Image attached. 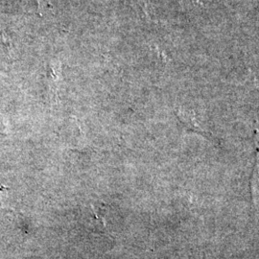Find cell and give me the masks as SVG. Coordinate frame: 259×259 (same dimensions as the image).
I'll use <instances>...</instances> for the list:
<instances>
[{"label": "cell", "instance_id": "1", "mask_svg": "<svg viewBox=\"0 0 259 259\" xmlns=\"http://www.w3.org/2000/svg\"><path fill=\"white\" fill-rule=\"evenodd\" d=\"M134 3H135V6L138 10V12L139 14H141V16L151 19L152 11H151L150 6L144 0H134Z\"/></svg>", "mask_w": 259, "mask_h": 259}, {"label": "cell", "instance_id": "2", "mask_svg": "<svg viewBox=\"0 0 259 259\" xmlns=\"http://www.w3.org/2000/svg\"><path fill=\"white\" fill-rule=\"evenodd\" d=\"M41 1H42V0H37V2H38V6H40V5H41Z\"/></svg>", "mask_w": 259, "mask_h": 259}]
</instances>
